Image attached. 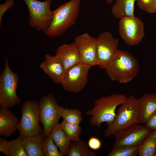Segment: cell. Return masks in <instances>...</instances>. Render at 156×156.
Instances as JSON below:
<instances>
[{
	"label": "cell",
	"mask_w": 156,
	"mask_h": 156,
	"mask_svg": "<svg viewBox=\"0 0 156 156\" xmlns=\"http://www.w3.org/2000/svg\"><path fill=\"white\" fill-rule=\"evenodd\" d=\"M105 70L112 81L127 83L138 75L140 70L139 62L132 54L118 49Z\"/></svg>",
	"instance_id": "1"
},
{
	"label": "cell",
	"mask_w": 156,
	"mask_h": 156,
	"mask_svg": "<svg viewBox=\"0 0 156 156\" xmlns=\"http://www.w3.org/2000/svg\"><path fill=\"white\" fill-rule=\"evenodd\" d=\"M81 2L70 0L53 11L52 19L45 34L52 38L59 37L72 26L78 18Z\"/></svg>",
	"instance_id": "2"
},
{
	"label": "cell",
	"mask_w": 156,
	"mask_h": 156,
	"mask_svg": "<svg viewBox=\"0 0 156 156\" xmlns=\"http://www.w3.org/2000/svg\"><path fill=\"white\" fill-rule=\"evenodd\" d=\"M127 98L123 94H114L96 99L92 108L86 113L90 117L89 122L91 126L99 128L104 122H106L107 125L111 124L116 116L117 107L123 103Z\"/></svg>",
	"instance_id": "3"
},
{
	"label": "cell",
	"mask_w": 156,
	"mask_h": 156,
	"mask_svg": "<svg viewBox=\"0 0 156 156\" xmlns=\"http://www.w3.org/2000/svg\"><path fill=\"white\" fill-rule=\"evenodd\" d=\"M139 103L140 98L132 94L127 97L119 108L113 122L106 129L105 136L108 138L119 129L134 124L139 123Z\"/></svg>",
	"instance_id": "4"
},
{
	"label": "cell",
	"mask_w": 156,
	"mask_h": 156,
	"mask_svg": "<svg viewBox=\"0 0 156 156\" xmlns=\"http://www.w3.org/2000/svg\"><path fill=\"white\" fill-rule=\"evenodd\" d=\"M5 61L3 70L0 75V106L9 109L19 104L21 100L16 93L18 76L10 68L7 58Z\"/></svg>",
	"instance_id": "5"
},
{
	"label": "cell",
	"mask_w": 156,
	"mask_h": 156,
	"mask_svg": "<svg viewBox=\"0 0 156 156\" xmlns=\"http://www.w3.org/2000/svg\"><path fill=\"white\" fill-rule=\"evenodd\" d=\"M21 116L19 122L17 130L19 136L23 138L43 133L39 122V111L38 101L35 100H27L21 106Z\"/></svg>",
	"instance_id": "6"
},
{
	"label": "cell",
	"mask_w": 156,
	"mask_h": 156,
	"mask_svg": "<svg viewBox=\"0 0 156 156\" xmlns=\"http://www.w3.org/2000/svg\"><path fill=\"white\" fill-rule=\"evenodd\" d=\"M38 102L40 121L43 125L45 137L49 136L61 117V106L58 104L54 95L48 94L42 97Z\"/></svg>",
	"instance_id": "7"
},
{
	"label": "cell",
	"mask_w": 156,
	"mask_h": 156,
	"mask_svg": "<svg viewBox=\"0 0 156 156\" xmlns=\"http://www.w3.org/2000/svg\"><path fill=\"white\" fill-rule=\"evenodd\" d=\"M29 12V23L30 26L44 33L51 22L53 12L50 6L52 0L40 1L36 0H23Z\"/></svg>",
	"instance_id": "8"
},
{
	"label": "cell",
	"mask_w": 156,
	"mask_h": 156,
	"mask_svg": "<svg viewBox=\"0 0 156 156\" xmlns=\"http://www.w3.org/2000/svg\"><path fill=\"white\" fill-rule=\"evenodd\" d=\"M135 123L116 131L113 134V148L140 146L151 131L144 125Z\"/></svg>",
	"instance_id": "9"
},
{
	"label": "cell",
	"mask_w": 156,
	"mask_h": 156,
	"mask_svg": "<svg viewBox=\"0 0 156 156\" xmlns=\"http://www.w3.org/2000/svg\"><path fill=\"white\" fill-rule=\"evenodd\" d=\"M118 28L121 38L127 44L130 46L139 44L144 36V23L135 16L120 19Z\"/></svg>",
	"instance_id": "10"
},
{
	"label": "cell",
	"mask_w": 156,
	"mask_h": 156,
	"mask_svg": "<svg viewBox=\"0 0 156 156\" xmlns=\"http://www.w3.org/2000/svg\"><path fill=\"white\" fill-rule=\"evenodd\" d=\"M92 67L80 62L66 70L62 83L66 91L78 93L86 87L89 71Z\"/></svg>",
	"instance_id": "11"
},
{
	"label": "cell",
	"mask_w": 156,
	"mask_h": 156,
	"mask_svg": "<svg viewBox=\"0 0 156 156\" xmlns=\"http://www.w3.org/2000/svg\"><path fill=\"white\" fill-rule=\"evenodd\" d=\"M96 38L97 65L105 69L118 49L119 41L108 31L100 33Z\"/></svg>",
	"instance_id": "12"
},
{
	"label": "cell",
	"mask_w": 156,
	"mask_h": 156,
	"mask_svg": "<svg viewBox=\"0 0 156 156\" xmlns=\"http://www.w3.org/2000/svg\"><path fill=\"white\" fill-rule=\"evenodd\" d=\"M74 42L79 51L80 62L91 67L97 65L96 38L86 32L76 36Z\"/></svg>",
	"instance_id": "13"
},
{
	"label": "cell",
	"mask_w": 156,
	"mask_h": 156,
	"mask_svg": "<svg viewBox=\"0 0 156 156\" xmlns=\"http://www.w3.org/2000/svg\"><path fill=\"white\" fill-rule=\"evenodd\" d=\"M39 67L55 83L62 84L66 70L62 62L55 56L45 54L44 60Z\"/></svg>",
	"instance_id": "14"
},
{
	"label": "cell",
	"mask_w": 156,
	"mask_h": 156,
	"mask_svg": "<svg viewBox=\"0 0 156 156\" xmlns=\"http://www.w3.org/2000/svg\"><path fill=\"white\" fill-rule=\"evenodd\" d=\"M55 56L62 62L66 70L80 62L79 51L74 42L59 46Z\"/></svg>",
	"instance_id": "15"
},
{
	"label": "cell",
	"mask_w": 156,
	"mask_h": 156,
	"mask_svg": "<svg viewBox=\"0 0 156 156\" xmlns=\"http://www.w3.org/2000/svg\"><path fill=\"white\" fill-rule=\"evenodd\" d=\"M156 111V93H146L140 98L139 123L145 124Z\"/></svg>",
	"instance_id": "16"
},
{
	"label": "cell",
	"mask_w": 156,
	"mask_h": 156,
	"mask_svg": "<svg viewBox=\"0 0 156 156\" xmlns=\"http://www.w3.org/2000/svg\"><path fill=\"white\" fill-rule=\"evenodd\" d=\"M18 118L8 109H0V135L9 137L17 130Z\"/></svg>",
	"instance_id": "17"
},
{
	"label": "cell",
	"mask_w": 156,
	"mask_h": 156,
	"mask_svg": "<svg viewBox=\"0 0 156 156\" xmlns=\"http://www.w3.org/2000/svg\"><path fill=\"white\" fill-rule=\"evenodd\" d=\"M44 137L42 133L22 138V144L27 156H44L42 148Z\"/></svg>",
	"instance_id": "18"
},
{
	"label": "cell",
	"mask_w": 156,
	"mask_h": 156,
	"mask_svg": "<svg viewBox=\"0 0 156 156\" xmlns=\"http://www.w3.org/2000/svg\"><path fill=\"white\" fill-rule=\"evenodd\" d=\"M136 0H116L111 8V12L120 19L134 16L135 4Z\"/></svg>",
	"instance_id": "19"
},
{
	"label": "cell",
	"mask_w": 156,
	"mask_h": 156,
	"mask_svg": "<svg viewBox=\"0 0 156 156\" xmlns=\"http://www.w3.org/2000/svg\"><path fill=\"white\" fill-rule=\"evenodd\" d=\"M50 135L63 155H67L71 141L62 129L60 123L53 128Z\"/></svg>",
	"instance_id": "20"
},
{
	"label": "cell",
	"mask_w": 156,
	"mask_h": 156,
	"mask_svg": "<svg viewBox=\"0 0 156 156\" xmlns=\"http://www.w3.org/2000/svg\"><path fill=\"white\" fill-rule=\"evenodd\" d=\"M156 149V130L152 131L140 146L138 156H154Z\"/></svg>",
	"instance_id": "21"
},
{
	"label": "cell",
	"mask_w": 156,
	"mask_h": 156,
	"mask_svg": "<svg viewBox=\"0 0 156 156\" xmlns=\"http://www.w3.org/2000/svg\"><path fill=\"white\" fill-rule=\"evenodd\" d=\"M88 145L83 140L71 143L67 154L68 156H96L97 155L90 150Z\"/></svg>",
	"instance_id": "22"
},
{
	"label": "cell",
	"mask_w": 156,
	"mask_h": 156,
	"mask_svg": "<svg viewBox=\"0 0 156 156\" xmlns=\"http://www.w3.org/2000/svg\"><path fill=\"white\" fill-rule=\"evenodd\" d=\"M60 114L63 120L68 123L80 124L82 120L81 112L76 109H69L61 106Z\"/></svg>",
	"instance_id": "23"
},
{
	"label": "cell",
	"mask_w": 156,
	"mask_h": 156,
	"mask_svg": "<svg viewBox=\"0 0 156 156\" xmlns=\"http://www.w3.org/2000/svg\"><path fill=\"white\" fill-rule=\"evenodd\" d=\"M61 127L71 141L76 142L79 140L81 133V127L79 124H71L64 120L60 123Z\"/></svg>",
	"instance_id": "24"
},
{
	"label": "cell",
	"mask_w": 156,
	"mask_h": 156,
	"mask_svg": "<svg viewBox=\"0 0 156 156\" xmlns=\"http://www.w3.org/2000/svg\"><path fill=\"white\" fill-rule=\"evenodd\" d=\"M9 156H27L22 143V138L19 136L9 141Z\"/></svg>",
	"instance_id": "25"
},
{
	"label": "cell",
	"mask_w": 156,
	"mask_h": 156,
	"mask_svg": "<svg viewBox=\"0 0 156 156\" xmlns=\"http://www.w3.org/2000/svg\"><path fill=\"white\" fill-rule=\"evenodd\" d=\"M140 146H121L113 148L108 156H136L138 155Z\"/></svg>",
	"instance_id": "26"
},
{
	"label": "cell",
	"mask_w": 156,
	"mask_h": 156,
	"mask_svg": "<svg viewBox=\"0 0 156 156\" xmlns=\"http://www.w3.org/2000/svg\"><path fill=\"white\" fill-rule=\"evenodd\" d=\"M42 148L44 156H64L54 142L50 135L44 138Z\"/></svg>",
	"instance_id": "27"
},
{
	"label": "cell",
	"mask_w": 156,
	"mask_h": 156,
	"mask_svg": "<svg viewBox=\"0 0 156 156\" xmlns=\"http://www.w3.org/2000/svg\"><path fill=\"white\" fill-rule=\"evenodd\" d=\"M138 7L149 14L156 12V0H136Z\"/></svg>",
	"instance_id": "28"
},
{
	"label": "cell",
	"mask_w": 156,
	"mask_h": 156,
	"mask_svg": "<svg viewBox=\"0 0 156 156\" xmlns=\"http://www.w3.org/2000/svg\"><path fill=\"white\" fill-rule=\"evenodd\" d=\"M88 144L89 147L93 150H97L102 146L101 140L96 137L92 136L88 140Z\"/></svg>",
	"instance_id": "29"
},
{
	"label": "cell",
	"mask_w": 156,
	"mask_h": 156,
	"mask_svg": "<svg viewBox=\"0 0 156 156\" xmlns=\"http://www.w3.org/2000/svg\"><path fill=\"white\" fill-rule=\"evenodd\" d=\"M13 0H6L3 4L0 5V26L2 23V18L5 13L13 5Z\"/></svg>",
	"instance_id": "30"
},
{
	"label": "cell",
	"mask_w": 156,
	"mask_h": 156,
	"mask_svg": "<svg viewBox=\"0 0 156 156\" xmlns=\"http://www.w3.org/2000/svg\"><path fill=\"white\" fill-rule=\"evenodd\" d=\"M144 125L151 131L156 130V111L150 117Z\"/></svg>",
	"instance_id": "31"
},
{
	"label": "cell",
	"mask_w": 156,
	"mask_h": 156,
	"mask_svg": "<svg viewBox=\"0 0 156 156\" xmlns=\"http://www.w3.org/2000/svg\"><path fill=\"white\" fill-rule=\"evenodd\" d=\"M9 141L3 138H0V151L5 155L9 156Z\"/></svg>",
	"instance_id": "32"
},
{
	"label": "cell",
	"mask_w": 156,
	"mask_h": 156,
	"mask_svg": "<svg viewBox=\"0 0 156 156\" xmlns=\"http://www.w3.org/2000/svg\"><path fill=\"white\" fill-rule=\"evenodd\" d=\"M109 4H111L113 3L112 0H105Z\"/></svg>",
	"instance_id": "33"
},
{
	"label": "cell",
	"mask_w": 156,
	"mask_h": 156,
	"mask_svg": "<svg viewBox=\"0 0 156 156\" xmlns=\"http://www.w3.org/2000/svg\"><path fill=\"white\" fill-rule=\"evenodd\" d=\"M154 156H156V149L155 152Z\"/></svg>",
	"instance_id": "34"
}]
</instances>
